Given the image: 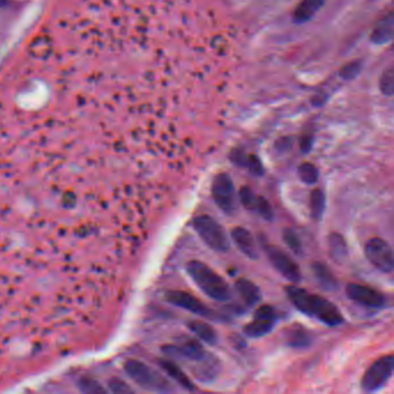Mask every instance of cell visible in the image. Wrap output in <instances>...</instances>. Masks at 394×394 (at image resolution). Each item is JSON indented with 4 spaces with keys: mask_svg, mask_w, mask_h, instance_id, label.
<instances>
[{
    "mask_svg": "<svg viewBox=\"0 0 394 394\" xmlns=\"http://www.w3.org/2000/svg\"><path fill=\"white\" fill-rule=\"evenodd\" d=\"M364 252L368 261L371 263L377 270L384 273H391L393 270V251L391 245L384 239H369L364 246Z\"/></svg>",
    "mask_w": 394,
    "mask_h": 394,
    "instance_id": "52a82bcc",
    "label": "cell"
},
{
    "mask_svg": "<svg viewBox=\"0 0 394 394\" xmlns=\"http://www.w3.org/2000/svg\"><path fill=\"white\" fill-rule=\"evenodd\" d=\"M347 296L354 302L366 306V308L378 309L385 305V297L378 290L371 287L350 283L346 288Z\"/></svg>",
    "mask_w": 394,
    "mask_h": 394,
    "instance_id": "7c38bea8",
    "label": "cell"
},
{
    "mask_svg": "<svg viewBox=\"0 0 394 394\" xmlns=\"http://www.w3.org/2000/svg\"><path fill=\"white\" fill-rule=\"evenodd\" d=\"M125 370L141 388L156 392H172V388L165 377L153 370L145 363L139 362L136 359H131L125 364Z\"/></svg>",
    "mask_w": 394,
    "mask_h": 394,
    "instance_id": "277c9868",
    "label": "cell"
},
{
    "mask_svg": "<svg viewBox=\"0 0 394 394\" xmlns=\"http://www.w3.org/2000/svg\"><path fill=\"white\" fill-rule=\"evenodd\" d=\"M393 13H388L384 19H381L376 25L375 28L372 30L370 40L375 44H386L388 42H391L392 37H393Z\"/></svg>",
    "mask_w": 394,
    "mask_h": 394,
    "instance_id": "9a60e30c",
    "label": "cell"
},
{
    "mask_svg": "<svg viewBox=\"0 0 394 394\" xmlns=\"http://www.w3.org/2000/svg\"><path fill=\"white\" fill-rule=\"evenodd\" d=\"M7 5H10V0H0V8L6 7Z\"/></svg>",
    "mask_w": 394,
    "mask_h": 394,
    "instance_id": "4316f807",
    "label": "cell"
},
{
    "mask_svg": "<svg viewBox=\"0 0 394 394\" xmlns=\"http://www.w3.org/2000/svg\"><path fill=\"white\" fill-rule=\"evenodd\" d=\"M312 270H314V274H315L318 283L324 289L334 290L337 288V279H335L333 273L330 272V268L326 265L323 264V263H315V264L312 265Z\"/></svg>",
    "mask_w": 394,
    "mask_h": 394,
    "instance_id": "d6986e66",
    "label": "cell"
},
{
    "mask_svg": "<svg viewBox=\"0 0 394 394\" xmlns=\"http://www.w3.org/2000/svg\"><path fill=\"white\" fill-rule=\"evenodd\" d=\"M299 176L305 184H315L319 178V172L311 163H303L299 167Z\"/></svg>",
    "mask_w": 394,
    "mask_h": 394,
    "instance_id": "cb8c5ba5",
    "label": "cell"
},
{
    "mask_svg": "<svg viewBox=\"0 0 394 394\" xmlns=\"http://www.w3.org/2000/svg\"><path fill=\"white\" fill-rule=\"evenodd\" d=\"M236 289L249 306L257 304L261 299V289L250 280L239 279L235 283Z\"/></svg>",
    "mask_w": 394,
    "mask_h": 394,
    "instance_id": "2e32d148",
    "label": "cell"
},
{
    "mask_svg": "<svg viewBox=\"0 0 394 394\" xmlns=\"http://www.w3.org/2000/svg\"><path fill=\"white\" fill-rule=\"evenodd\" d=\"M192 226L201 239L216 252H227L230 248L228 236L225 229L210 215L194 217Z\"/></svg>",
    "mask_w": 394,
    "mask_h": 394,
    "instance_id": "3957f363",
    "label": "cell"
},
{
    "mask_svg": "<svg viewBox=\"0 0 394 394\" xmlns=\"http://www.w3.org/2000/svg\"><path fill=\"white\" fill-rule=\"evenodd\" d=\"M232 239H234L239 250L246 257L253 259V261L259 258L256 241H254L253 236L249 230L241 228V227H236L232 230Z\"/></svg>",
    "mask_w": 394,
    "mask_h": 394,
    "instance_id": "5bb4252c",
    "label": "cell"
},
{
    "mask_svg": "<svg viewBox=\"0 0 394 394\" xmlns=\"http://www.w3.org/2000/svg\"><path fill=\"white\" fill-rule=\"evenodd\" d=\"M165 299L170 304L188 310L194 315L213 318L214 312L210 308H207L206 305L199 301L196 296L191 295L189 292H181V290H170L165 294Z\"/></svg>",
    "mask_w": 394,
    "mask_h": 394,
    "instance_id": "30bf717a",
    "label": "cell"
},
{
    "mask_svg": "<svg viewBox=\"0 0 394 394\" xmlns=\"http://www.w3.org/2000/svg\"><path fill=\"white\" fill-rule=\"evenodd\" d=\"M163 352L169 356H174L177 359H190L193 362H205L210 359V355L205 352L201 343L189 338L178 341L175 346L165 347Z\"/></svg>",
    "mask_w": 394,
    "mask_h": 394,
    "instance_id": "8fae6325",
    "label": "cell"
},
{
    "mask_svg": "<svg viewBox=\"0 0 394 394\" xmlns=\"http://www.w3.org/2000/svg\"><path fill=\"white\" fill-rule=\"evenodd\" d=\"M186 272L194 283L214 301L227 302L232 299V292L226 281L203 261H189Z\"/></svg>",
    "mask_w": 394,
    "mask_h": 394,
    "instance_id": "7a4b0ae2",
    "label": "cell"
},
{
    "mask_svg": "<svg viewBox=\"0 0 394 394\" xmlns=\"http://www.w3.org/2000/svg\"><path fill=\"white\" fill-rule=\"evenodd\" d=\"M286 290L292 304L304 315L316 318L328 326L342 324L343 317L340 310L323 296L309 294L306 290L296 286L287 287Z\"/></svg>",
    "mask_w": 394,
    "mask_h": 394,
    "instance_id": "6da1fadb",
    "label": "cell"
},
{
    "mask_svg": "<svg viewBox=\"0 0 394 394\" xmlns=\"http://www.w3.org/2000/svg\"><path fill=\"white\" fill-rule=\"evenodd\" d=\"M212 194L216 205L229 215L235 213L237 208V196L230 176L225 172L214 178Z\"/></svg>",
    "mask_w": 394,
    "mask_h": 394,
    "instance_id": "8992f818",
    "label": "cell"
},
{
    "mask_svg": "<svg viewBox=\"0 0 394 394\" xmlns=\"http://www.w3.org/2000/svg\"><path fill=\"white\" fill-rule=\"evenodd\" d=\"M310 208L312 217L316 221L321 220L325 210V194L321 189H316L310 194Z\"/></svg>",
    "mask_w": 394,
    "mask_h": 394,
    "instance_id": "603a6c76",
    "label": "cell"
},
{
    "mask_svg": "<svg viewBox=\"0 0 394 394\" xmlns=\"http://www.w3.org/2000/svg\"><path fill=\"white\" fill-rule=\"evenodd\" d=\"M328 241H330V256L334 261H338V263L345 261L347 254H348V250H347L346 241L343 239L342 236L339 235V234H332L328 239Z\"/></svg>",
    "mask_w": 394,
    "mask_h": 394,
    "instance_id": "7402d4cb",
    "label": "cell"
},
{
    "mask_svg": "<svg viewBox=\"0 0 394 394\" xmlns=\"http://www.w3.org/2000/svg\"><path fill=\"white\" fill-rule=\"evenodd\" d=\"M393 356H383L378 361H376L366 370L362 378V388L364 391L376 392L381 390L393 374Z\"/></svg>",
    "mask_w": 394,
    "mask_h": 394,
    "instance_id": "5b68a950",
    "label": "cell"
},
{
    "mask_svg": "<svg viewBox=\"0 0 394 394\" xmlns=\"http://www.w3.org/2000/svg\"><path fill=\"white\" fill-rule=\"evenodd\" d=\"M188 326L199 339L205 341V342L214 345L217 341V334H216L215 330L210 324H207L205 321H190Z\"/></svg>",
    "mask_w": 394,
    "mask_h": 394,
    "instance_id": "ffe728a7",
    "label": "cell"
},
{
    "mask_svg": "<svg viewBox=\"0 0 394 394\" xmlns=\"http://www.w3.org/2000/svg\"><path fill=\"white\" fill-rule=\"evenodd\" d=\"M277 324V315L270 305H263L254 314L253 321L244 326V333L250 338H261L270 333Z\"/></svg>",
    "mask_w": 394,
    "mask_h": 394,
    "instance_id": "9c48e42d",
    "label": "cell"
},
{
    "mask_svg": "<svg viewBox=\"0 0 394 394\" xmlns=\"http://www.w3.org/2000/svg\"><path fill=\"white\" fill-rule=\"evenodd\" d=\"M239 199L246 210H252L265 220L273 219L274 213L270 203L265 198L254 193L252 189L244 186L239 191Z\"/></svg>",
    "mask_w": 394,
    "mask_h": 394,
    "instance_id": "4fadbf2b",
    "label": "cell"
},
{
    "mask_svg": "<svg viewBox=\"0 0 394 394\" xmlns=\"http://www.w3.org/2000/svg\"><path fill=\"white\" fill-rule=\"evenodd\" d=\"M287 342L295 348H304L311 345V335L304 328H292L287 333Z\"/></svg>",
    "mask_w": 394,
    "mask_h": 394,
    "instance_id": "44dd1931",
    "label": "cell"
},
{
    "mask_svg": "<svg viewBox=\"0 0 394 394\" xmlns=\"http://www.w3.org/2000/svg\"><path fill=\"white\" fill-rule=\"evenodd\" d=\"M163 370L172 377L174 381H177L178 384L181 385V388H186L189 391H194L196 386L191 381L188 376L185 375L184 371L181 370L177 364L170 361H161L160 362Z\"/></svg>",
    "mask_w": 394,
    "mask_h": 394,
    "instance_id": "ac0fdd59",
    "label": "cell"
},
{
    "mask_svg": "<svg viewBox=\"0 0 394 394\" xmlns=\"http://www.w3.org/2000/svg\"><path fill=\"white\" fill-rule=\"evenodd\" d=\"M324 3L325 0H302L294 13V21L297 23H306L315 16Z\"/></svg>",
    "mask_w": 394,
    "mask_h": 394,
    "instance_id": "e0dca14e",
    "label": "cell"
},
{
    "mask_svg": "<svg viewBox=\"0 0 394 394\" xmlns=\"http://www.w3.org/2000/svg\"><path fill=\"white\" fill-rule=\"evenodd\" d=\"M379 87H381V90L384 95L392 96V94H393L394 72L392 67L385 71L384 74L381 76Z\"/></svg>",
    "mask_w": 394,
    "mask_h": 394,
    "instance_id": "d4e9b609",
    "label": "cell"
},
{
    "mask_svg": "<svg viewBox=\"0 0 394 394\" xmlns=\"http://www.w3.org/2000/svg\"><path fill=\"white\" fill-rule=\"evenodd\" d=\"M283 239L286 241V244L289 246L294 253H302V243L299 241V236L296 235V232L292 229H286L283 232Z\"/></svg>",
    "mask_w": 394,
    "mask_h": 394,
    "instance_id": "484cf974",
    "label": "cell"
},
{
    "mask_svg": "<svg viewBox=\"0 0 394 394\" xmlns=\"http://www.w3.org/2000/svg\"><path fill=\"white\" fill-rule=\"evenodd\" d=\"M266 253L272 265L282 277L292 283L301 281V270L299 265L296 264L286 252H283L281 249L274 245H267Z\"/></svg>",
    "mask_w": 394,
    "mask_h": 394,
    "instance_id": "ba28073f",
    "label": "cell"
}]
</instances>
